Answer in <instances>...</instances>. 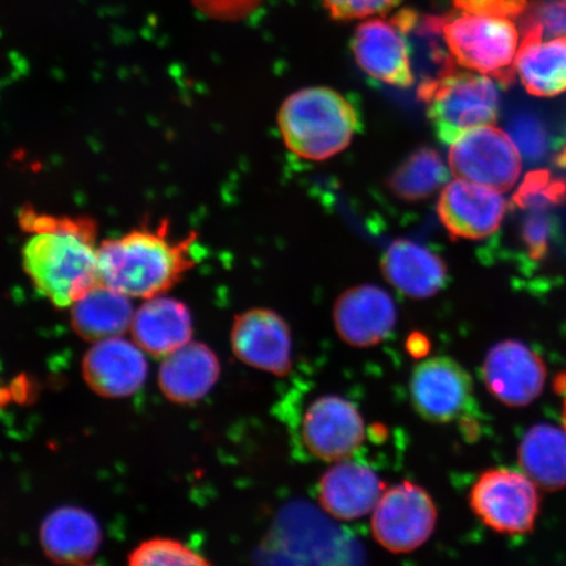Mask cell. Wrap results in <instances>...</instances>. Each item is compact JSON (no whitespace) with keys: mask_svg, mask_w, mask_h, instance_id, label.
<instances>
[{"mask_svg":"<svg viewBox=\"0 0 566 566\" xmlns=\"http://www.w3.org/2000/svg\"><path fill=\"white\" fill-rule=\"evenodd\" d=\"M521 19L522 24H539L543 34L551 35V38L566 35V0L528 4L527 11Z\"/></svg>","mask_w":566,"mask_h":566,"instance_id":"cell-29","label":"cell"},{"mask_svg":"<svg viewBox=\"0 0 566 566\" xmlns=\"http://www.w3.org/2000/svg\"><path fill=\"white\" fill-rule=\"evenodd\" d=\"M437 211L452 238L480 240L499 230L506 202L497 190L459 179L446 184Z\"/></svg>","mask_w":566,"mask_h":566,"instance_id":"cell-14","label":"cell"},{"mask_svg":"<svg viewBox=\"0 0 566 566\" xmlns=\"http://www.w3.org/2000/svg\"><path fill=\"white\" fill-rule=\"evenodd\" d=\"M352 51L358 66L381 83L407 88L415 82L412 53L394 20L369 18L357 27Z\"/></svg>","mask_w":566,"mask_h":566,"instance_id":"cell-13","label":"cell"},{"mask_svg":"<svg viewBox=\"0 0 566 566\" xmlns=\"http://www.w3.org/2000/svg\"><path fill=\"white\" fill-rule=\"evenodd\" d=\"M410 402L422 420L449 423L471 410L473 381L455 359L433 357L422 360L410 375Z\"/></svg>","mask_w":566,"mask_h":566,"instance_id":"cell-9","label":"cell"},{"mask_svg":"<svg viewBox=\"0 0 566 566\" xmlns=\"http://www.w3.org/2000/svg\"><path fill=\"white\" fill-rule=\"evenodd\" d=\"M451 172L458 179L507 192L514 187L522 171L518 147L499 127H478L451 145L449 153Z\"/></svg>","mask_w":566,"mask_h":566,"instance_id":"cell-8","label":"cell"},{"mask_svg":"<svg viewBox=\"0 0 566 566\" xmlns=\"http://www.w3.org/2000/svg\"><path fill=\"white\" fill-rule=\"evenodd\" d=\"M406 349L410 357L420 359L429 356L430 339L422 332H413L406 342Z\"/></svg>","mask_w":566,"mask_h":566,"instance_id":"cell-33","label":"cell"},{"mask_svg":"<svg viewBox=\"0 0 566 566\" xmlns=\"http://www.w3.org/2000/svg\"><path fill=\"white\" fill-rule=\"evenodd\" d=\"M133 342L154 357L181 348L193 334L192 315L186 304L167 296L146 300L134 314Z\"/></svg>","mask_w":566,"mask_h":566,"instance_id":"cell-21","label":"cell"},{"mask_svg":"<svg viewBox=\"0 0 566 566\" xmlns=\"http://www.w3.org/2000/svg\"><path fill=\"white\" fill-rule=\"evenodd\" d=\"M302 436L311 454L342 462L363 446L365 423L353 402L339 396H322L304 413Z\"/></svg>","mask_w":566,"mask_h":566,"instance_id":"cell-12","label":"cell"},{"mask_svg":"<svg viewBox=\"0 0 566 566\" xmlns=\"http://www.w3.org/2000/svg\"><path fill=\"white\" fill-rule=\"evenodd\" d=\"M19 224L28 235L23 247L24 271L38 292L54 306L71 307L101 283L94 219L23 208Z\"/></svg>","mask_w":566,"mask_h":566,"instance_id":"cell-1","label":"cell"},{"mask_svg":"<svg viewBox=\"0 0 566 566\" xmlns=\"http://www.w3.org/2000/svg\"><path fill=\"white\" fill-rule=\"evenodd\" d=\"M437 507L422 486L405 481L381 494L373 511L374 539L392 554H408L433 535Z\"/></svg>","mask_w":566,"mask_h":566,"instance_id":"cell-7","label":"cell"},{"mask_svg":"<svg viewBox=\"0 0 566 566\" xmlns=\"http://www.w3.org/2000/svg\"><path fill=\"white\" fill-rule=\"evenodd\" d=\"M566 198V184L546 171L527 175L514 195V203L522 209L549 208Z\"/></svg>","mask_w":566,"mask_h":566,"instance_id":"cell-27","label":"cell"},{"mask_svg":"<svg viewBox=\"0 0 566 566\" xmlns=\"http://www.w3.org/2000/svg\"><path fill=\"white\" fill-rule=\"evenodd\" d=\"M398 321L395 302L386 290L359 285L338 296L334 308L339 338L354 348H371L386 339Z\"/></svg>","mask_w":566,"mask_h":566,"instance_id":"cell-15","label":"cell"},{"mask_svg":"<svg viewBox=\"0 0 566 566\" xmlns=\"http://www.w3.org/2000/svg\"><path fill=\"white\" fill-rule=\"evenodd\" d=\"M472 512L502 535H526L541 513V494L528 476L512 469L481 473L470 492Z\"/></svg>","mask_w":566,"mask_h":566,"instance_id":"cell-6","label":"cell"},{"mask_svg":"<svg viewBox=\"0 0 566 566\" xmlns=\"http://www.w3.org/2000/svg\"><path fill=\"white\" fill-rule=\"evenodd\" d=\"M460 12L490 13L511 19L522 18L528 9L527 0H454Z\"/></svg>","mask_w":566,"mask_h":566,"instance_id":"cell-31","label":"cell"},{"mask_svg":"<svg viewBox=\"0 0 566 566\" xmlns=\"http://www.w3.org/2000/svg\"><path fill=\"white\" fill-rule=\"evenodd\" d=\"M514 139L516 146H520L528 158L541 157L546 146V136L542 126L536 119L531 117H521L515 119L513 125Z\"/></svg>","mask_w":566,"mask_h":566,"instance_id":"cell-32","label":"cell"},{"mask_svg":"<svg viewBox=\"0 0 566 566\" xmlns=\"http://www.w3.org/2000/svg\"><path fill=\"white\" fill-rule=\"evenodd\" d=\"M147 371L145 352L122 336L95 343L83 360L84 380L103 398L136 394L145 385Z\"/></svg>","mask_w":566,"mask_h":566,"instance_id":"cell-16","label":"cell"},{"mask_svg":"<svg viewBox=\"0 0 566 566\" xmlns=\"http://www.w3.org/2000/svg\"><path fill=\"white\" fill-rule=\"evenodd\" d=\"M129 564L136 566H202L210 563L181 542L157 537V539L142 543L134 549L129 556Z\"/></svg>","mask_w":566,"mask_h":566,"instance_id":"cell-26","label":"cell"},{"mask_svg":"<svg viewBox=\"0 0 566 566\" xmlns=\"http://www.w3.org/2000/svg\"><path fill=\"white\" fill-rule=\"evenodd\" d=\"M449 169L433 148L421 147L395 169L388 180L391 192L408 202L427 200L446 186Z\"/></svg>","mask_w":566,"mask_h":566,"instance_id":"cell-25","label":"cell"},{"mask_svg":"<svg viewBox=\"0 0 566 566\" xmlns=\"http://www.w3.org/2000/svg\"><path fill=\"white\" fill-rule=\"evenodd\" d=\"M563 428L566 431V396L563 405Z\"/></svg>","mask_w":566,"mask_h":566,"instance_id":"cell-34","label":"cell"},{"mask_svg":"<svg viewBox=\"0 0 566 566\" xmlns=\"http://www.w3.org/2000/svg\"><path fill=\"white\" fill-rule=\"evenodd\" d=\"M521 470L542 491L566 488V431L549 423L531 428L518 450Z\"/></svg>","mask_w":566,"mask_h":566,"instance_id":"cell-24","label":"cell"},{"mask_svg":"<svg viewBox=\"0 0 566 566\" xmlns=\"http://www.w3.org/2000/svg\"><path fill=\"white\" fill-rule=\"evenodd\" d=\"M163 358L159 370L161 392L180 405L203 399L221 374L216 353L201 343L189 342Z\"/></svg>","mask_w":566,"mask_h":566,"instance_id":"cell-20","label":"cell"},{"mask_svg":"<svg viewBox=\"0 0 566 566\" xmlns=\"http://www.w3.org/2000/svg\"><path fill=\"white\" fill-rule=\"evenodd\" d=\"M41 544L55 563L84 564L101 548L102 530L83 509L61 507L42 523Z\"/></svg>","mask_w":566,"mask_h":566,"instance_id":"cell-22","label":"cell"},{"mask_svg":"<svg viewBox=\"0 0 566 566\" xmlns=\"http://www.w3.org/2000/svg\"><path fill=\"white\" fill-rule=\"evenodd\" d=\"M527 211L522 226V240L531 258L539 260L546 254L552 226L548 208L523 209Z\"/></svg>","mask_w":566,"mask_h":566,"instance_id":"cell-30","label":"cell"},{"mask_svg":"<svg viewBox=\"0 0 566 566\" xmlns=\"http://www.w3.org/2000/svg\"><path fill=\"white\" fill-rule=\"evenodd\" d=\"M389 285L412 300H428L448 281V268L437 253L412 240H395L381 259Z\"/></svg>","mask_w":566,"mask_h":566,"instance_id":"cell-19","label":"cell"},{"mask_svg":"<svg viewBox=\"0 0 566 566\" xmlns=\"http://www.w3.org/2000/svg\"><path fill=\"white\" fill-rule=\"evenodd\" d=\"M444 19L443 38L451 59L472 73L502 86L515 81L520 32L513 19L490 13L460 12Z\"/></svg>","mask_w":566,"mask_h":566,"instance_id":"cell-5","label":"cell"},{"mask_svg":"<svg viewBox=\"0 0 566 566\" xmlns=\"http://www.w3.org/2000/svg\"><path fill=\"white\" fill-rule=\"evenodd\" d=\"M196 233L175 239L169 222L137 229L98 245L101 282L129 298L150 300L171 290L196 265Z\"/></svg>","mask_w":566,"mask_h":566,"instance_id":"cell-2","label":"cell"},{"mask_svg":"<svg viewBox=\"0 0 566 566\" xmlns=\"http://www.w3.org/2000/svg\"><path fill=\"white\" fill-rule=\"evenodd\" d=\"M233 354L254 369L286 377L293 366L289 324L273 310L253 308L240 314L231 329Z\"/></svg>","mask_w":566,"mask_h":566,"instance_id":"cell-11","label":"cell"},{"mask_svg":"<svg viewBox=\"0 0 566 566\" xmlns=\"http://www.w3.org/2000/svg\"><path fill=\"white\" fill-rule=\"evenodd\" d=\"M523 38L515 71L523 87L534 96L551 97L566 91V35L544 41L542 27L522 24Z\"/></svg>","mask_w":566,"mask_h":566,"instance_id":"cell-18","label":"cell"},{"mask_svg":"<svg viewBox=\"0 0 566 566\" xmlns=\"http://www.w3.org/2000/svg\"><path fill=\"white\" fill-rule=\"evenodd\" d=\"M481 375L494 399L506 407L523 408L542 395L547 367L526 344L505 339L488 352Z\"/></svg>","mask_w":566,"mask_h":566,"instance_id":"cell-10","label":"cell"},{"mask_svg":"<svg viewBox=\"0 0 566 566\" xmlns=\"http://www.w3.org/2000/svg\"><path fill=\"white\" fill-rule=\"evenodd\" d=\"M130 300L97 283L71 306V324L77 335L91 343L123 336L134 317Z\"/></svg>","mask_w":566,"mask_h":566,"instance_id":"cell-23","label":"cell"},{"mask_svg":"<svg viewBox=\"0 0 566 566\" xmlns=\"http://www.w3.org/2000/svg\"><path fill=\"white\" fill-rule=\"evenodd\" d=\"M420 95L438 139L452 145L478 127L490 126L499 115V91L492 77L464 73L452 63L441 76L423 83Z\"/></svg>","mask_w":566,"mask_h":566,"instance_id":"cell-4","label":"cell"},{"mask_svg":"<svg viewBox=\"0 0 566 566\" xmlns=\"http://www.w3.org/2000/svg\"><path fill=\"white\" fill-rule=\"evenodd\" d=\"M385 491V481L369 467L345 459L324 473L318 500L335 518L353 521L370 514Z\"/></svg>","mask_w":566,"mask_h":566,"instance_id":"cell-17","label":"cell"},{"mask_svg":"<svg viewBox=\"0 0 566 566\" xmlns=\"http://www.w3.org/2000/svg\"><path fill=\"white\" fill-rule=\"evenodd\" d=\"M359 125L358 112L348 98L327 87L295 92L279 113L289 150L308 160H325L344 151Z\"/></svg>","mask_w":566,"mask_h":566,"instance_id":"cell-3","label":"cell"},{"mask_svg":"<svg viewBox=\"0 0 566 566\" xmlns=\"http://www.w3.org/2000/svg\"><path fill=\"white\" fill-rule=\"evenodd\" d=\"M331 17L337 20L369 19L386 15L401 0H323Z\"/></svg>","mask_w":566,"mask_h":566,"instance_id":"cell-28","label":"cell"}]
</instances>
